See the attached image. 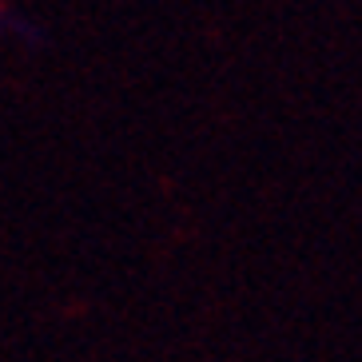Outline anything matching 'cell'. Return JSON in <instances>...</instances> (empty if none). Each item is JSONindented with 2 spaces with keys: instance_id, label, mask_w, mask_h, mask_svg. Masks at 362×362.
<instances>
[{
  "instance_id": "1",
  "label": "cell",
  "mask_w": 362,
  "mask_h": 362,
  "mask_svg": "<svg viewBox=\"0 0 362 362\" xmlns=\"http://www.w3.org/2000/svg\"><path fill=\"white\" fill-rule=\"evenodd\" d=\"M0 40H21L24 48H44L48 33H44V24L33 21L28 12L12 8L8 0H0Z\"/></svg>"
}]
</instances>
